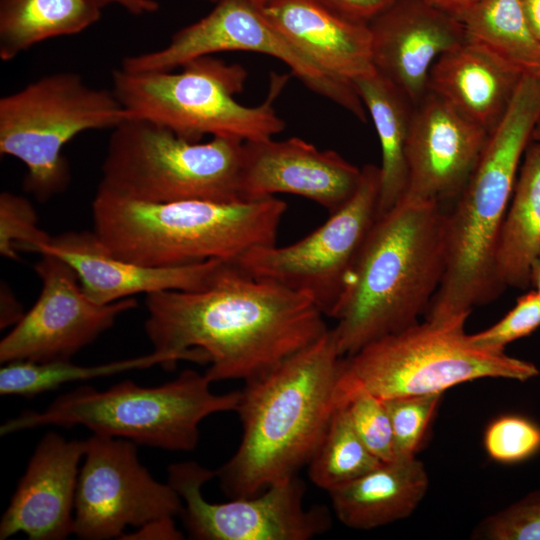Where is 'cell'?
<instances>
[{
  "label": "cell",
  "instance_id": "1",
  "mask_svg": "<svg viewBox=\"0 0 540 540\" xmlns=\"http://www.w3.org/2000/svg\"><path fill=\"white\" fill-rule=\"evenodd\" d=\"M145 305L153 350L210 364L211 382L252 380L328 330L311 298L251 277L233 262L203 289L151 293Z\"/></svg>",
  "mask_w": 540,
  "mask_h": 540
},
{
  "label": "cell",
  "instance_id": "2",
  "mask_svg": "<svg viewBox=\"0 0 540 540\" xmlns=\"http://www.w3.org/2000/svg\"><path fill=\"white\" fill-rule=\"evenodd\" d=\"M445 220L441 204L409 194L377 217L332 317L341 357L425 316L445 270Z\"/></svg>",
  "mask_w": 540,
  "mask_h": 540
},
{
  "label": "cell",
  "instance_id": "3",
  "mask_svg": "<svg viewBox=\"0 0 540 540\" xmlns=\"http://www.w3.org/2000/svg\"><path fill=\"white\" fill-rule=\"evenodd\" d=\"M341 356L328 329L319 339L246 382L235 412L242 438L217 471L231 498L254 496L296 476L318 447L334 411Z\"/></svg>",
  "mask_w": 540,
  "mask_h": 540
},
{
  "label": "cell",
  "instance_id": "4",
  "mask_svg": "<svg viewBox=\"0 0 540 540\" xmlns=\"http://www.w3.org/2000/svg\"><path fill=\"white\" fill-rule=\"evenodd\" d=\"M286 209L275 197L155 203L98 186L92 202L93 232L114 256L141 265L235 262L252 248L276 244Z\"/></svg>",
  "mask_w": 540,
  "mask_h": 540
},
{
  "label": "cell",
  "instance_id": "5",
  "mask_svg": "<svg viewBox=\"0 0 540 540\" xmlns=\"http://www.w3.org/2000/svg\"><path fill=\"white\" fill-rule=\"evenodd\" d=\"M540 120V104L516 95L488 134L455 206L446 212V263L425 314L433 322H464L504 289L496 276V250L524 153Z\"/></svg>",
  "mask_w": 540,
  "mask_h": 540
},
{
  "label": "cell",
  "instance_id": "6",
  "mask_svg": "<svg viewBox=\"0 0 540 540\" xmlns=\"http://www.w3.org/2000/svg\"><path fill=\"white\" fill-rule=\"evenodd\" d=\"M212 382L191 369L155 387L131 380L106 390L81 386L57 397L44 411H26L0 427L2 436L41 426L81 425L95 435L123 438L170 451H192L208 416L236 411L241 391L215 394Z\"/></svg>",
  "mask_w": 540,
  "mask_h": 540
},
{
  "label": "cell",
  "instance_id": "7",
  "mask_svg": "<svg viewBox=\"0 0 540 540\" xmlns=\"http://www.w3.org/2000/svg\"><path fill=\"white\" fill-rule=\"evenodd\" d=\"M464 328L463 322L424 319L341 357L334 409L360 393L385 400L444 393L482 378L524 382L538 376L532 362L474 346Z\"/></svg>",
  "mask_w": 540,
  "mask_h": 540
},
{
  "label": "cell",
  "instance_id": "8",
  "mask_svg": "<svg viewBox=\"0 0 540 540\" xmlns=\"http://www.w3.org/2000/svg\"><path fill=\"white\" fill-rule=\"evenodd\" d=\"M180 72H128L116 68L112 91L130 117L152 121L190 141L204 135L243 141L273 138L285 128L273 101L286 78L277 76L260 105L240 104L247 72L211 55L193 59Z\"/></svg>",
  "mask_w": 540,
  "mask_h": 540
},
{
  "label": "cell",
  "instance_id": "9",
  "mask_svg": "<svg viewBox=\"0 0 540 540\" xmlns=\"http://www.w3.org/2000/svg\"><path fill=\"white\" fill-rule=\"evenodd\" d=\"M245 141H190L152 121L129 117L112 129L99 187L146 202L245 201Z\"/></svg>",
  "mask_w": 540,
  "mask_h": 540
},
{
  "label": "cell",
  "instance_id": "10",
  "mask_svg": "<svg viewBox=\"0 0 540 540\" xmlns=\"http://www.w3.org/2000/svg\"><path fill=\"white\" fill-rule=\"evenodd\" d=\"M129 117L112 90L93 88L76 73H53L0 99V153L26 166L25 190L46 201L70 181L65 144Z\"/></svg>",
  "mask_w": 540,
  "mask_h": 540
},
{
  "label": "cell",
  "instance_id": "11",
  "mask_svg": "<svg viewBox=\"0 0 540 540\" xmlns=\"http://www.w3.org/2000/svg\"><path fill=\"white\" fill-rule=\"evenodd\" d=\"M351 198L302 239L255 247L233 262L245 274L303 293L333 317L366 237L377 219L379 166L366 164Z\"/></svg>",
  "mask_w": 540,
  "mask_h": 540
},
{
  "label": "cell",
  "instance_id": "12",
  "mask_svg": "<svg viewBox=\"0 0 540 540\" xmlns=\"http://www.w3.org/2000/svg\"><path fill=\"white\" fill-rule=\"evenodd\" d=\"M215 3L206 16L176 31L165 47L127 56L120 68L128 72L172 71L217 52L266 54L284 62L310 90L366 121V108L353 85L317 65L272 25L261 8L248 0Z\"/></svg>",
  "mask_w": 540,
  "mask_h": 540
},
{
  "label": "cell",
  "instance_id": "13",
  "mask_svg": "<svg viewBox=\"0 0 540 540\" xmlns=\"http://www.w3.org/2000/svg\"><path fill=\"white\" fill-rule=\"evenodd\" d=\"M214 476V471L193 461L168 467V483L182 499L180 515L193 539L308 540L331 527L327 507L305 506V484L297 476L254 496L211 503L203 497L202 487Z\"/></svg>",
  "mask_w": 540,
  "mask_h": 540
},
{
  "label": "cell",
  "instance_id": "14",
  "mask_svg": "<svg viewBox=\"0 0 540 540\" xmlns=\"http://www.w3.org/2000/svg\"><path fill=\"white\" fill-rule=\"evenodd\" d=\"M83 458L74 507L78 538L120 539L128 526L137 529L180 515L182 499L140 463L134 442L93 434L86 440Z\"/></svg>",
  "mask_w": 540,
  "mask_h": 540
},
{
  "label": "cell",
  "instance_id": "15",
  "mask_svg": "<svg viewBox=\"0 0 540 540\" xmlns=\"http://www.w3.org/2000/svg\"><path fill=\"white\" fill-rule=\"evenodd\" d=\"M34 269L41 280L33 307L0 342V362L70 360L137 306L134 298L98 304L83 291L75 270L62 259L41 254Z\"/></svg>",
  "mask_w": 540,
  "mask_h": 540
},
{
  "label": "cell",
  "instance_id": "16",
  "mask_svg": "<svg viewBox=\"0 0 540 540\" xmlns=\"http://www.w3.org/2000/svg\"><path fill=\"white\" fill-rule=\"evenodd\" d=\"M488 134L428 91L412 113L405 194L441 205L456 200L476 167Z\"/></svg>",
  "mask_w": 540,
  "mask_h": 540
},
{
  "label": "cell",
  "instance_id": "17",
  "mask_svg": "<svg viewBox=\"0 0 540 540\" xmlns=\"http://www.w3.org/2000/svg\"><path fill=\"white\" fill-rule=\"evenodd\" d=\"M362 170L333 150H319L300 138L246 141L242 200L287 193L312 200L329 214L356 191Z\"/></svg>",
  "mask_w": 540,
  "mask_h": 540
},
{
  "label": "cell",
  "instance_id": "18",
  "mask_svg": "<svg viewBox=\"0 0 540 540\" xmlns=\"http://www.w3.org/2000/svg\"><path fill=\"white\" fill-rule=\"evenodd\" d=\"M368 25L375 69L413 106L427 94L437 59L466 40L462 23L428 0H395Z\"/></svg>",
  "mask_w": 540,
  "mask_h": 540
},
{
  "label": "cell",
  "instance_id": "19",
  "mask_svg": "<svg viewBox=\"0 0 540 540\" xmlns=\"http://www.w3.org/2000/svg\"><path fill=\"white\" fill-rule=\"evenodd\" d=\"M86 440L48 432L38 443L0 521V539L62 540L74 534L79 463Z\"/></svg>",
  "mask_w": 540,
  "mask_h": 540
},
{
  "label": "cell",
  "instance_id": "20",
  "mask_svg": "<svg viewBox=\"0 0 540 540\" xmlns=\"http://www.w3.org/2000/svg\"><path fill=\"white\" fill-rule=\"evenodd\" d=\"M38 253L54 255L77 273L85 294L98 304H110L133 295L162 291H196L215 278L226 261L153 267L114 256L94 232H65L48 239Z\"/></svg>",
  "mask_w": 540,
  "mask_h": 540
},
{
  "label": "cell",
  "instance_id": "21",
  "mask_svg": "<svg viewBox=\"0 0 540 540\" xmlns=\"http://www.w3.org/2000/svg\"><path fill=\"white\" fill-rule=\"evenodd\" d=\"M261 10L291 43L332 76L352 84L376 71L368 24L350 21L316 0H267Z\"/></svg>",
  "mask_w": 540,
  "mask_h": 540
},
{
  "label": "cell",
  "instance_id": "22",
  "mask_svg": "<svg viewBox=\"0 0 540 540\" xmlns=\"http://www.w3.org/2000/svg\"><path fill=\"white\" fill-rule=\"evenodd\" d=\"M521 79L466 38L434 63L428 91L490 133L503 117Z\"/></svg>",
  "mask_w": 540,
  "mask_h": 540
},
{
  "label": "cell",
  "instance_id": "23",
  "mask_svg": "<svg viewBox=\"0 0 540 540\" xmlns=\"http://www.w3.org/2000/svg\"><path fill=\"white\" fill-rule=\"evenodd\" d=\"M428 487L425 465L415 456L382 462L328 493L342 524L370 530L409 517L424 499Z\"/></svg>",
  "mask_w": 540,
  "mask_h": 540
},
{
  "label": "cell",
  "instance_id": "24",
  "mask_svg": "<svg viewBox=\"0 0 540 540\" xmlns=\"http://www.w3.org/2000/svg\"><path fill=\"white\" fill-rule=\"evenodd\" d=\"M540 256V144L531 140L520 166L496 250V276L505 290L530 287Z\"/></svg>",
  "mask_w": 540,
  "mask_h": 540
},
{
  "label": "cell",
  "instance_id": "25",
  "mask_svg": "<svg viewBox=\"0 0 540 540\" xmlns=\"http://www.w3.org/2000/svg\"><path fill=\"white\" fill-rule=\"evenodd\" d=\"M352 84L373 120L380 142L378 217L394 207L407 191V143L413 105L377 70Z\"/></svg>",
  "mask_w": 540,
  "mask_h": 540
},
{
  "label": "cell",
  "instance_id": "26",
  "mask_svg": "<svg viewBox=\"0 0 540 540\" xmlns=\"http://www.w3.org/2000/svg\"><path fill=\"white\" fill-rule=\"evenodd\" d=\"M101 13L93 0H0V58L11 61L44 40L80 33Z\"/></svg>",
  "mask_w": 540,
  "mask_h": 540
},
{
  "label": "cell",
  "instance_id": "27",
  "mask_svg": "<svg viewBox=\"0 0 540 540\" xmlns=\"http://www.w3.org/2000/svg\"><path fill=\"white\" fill-rule=\"evenodd\" d=\"M466 38L522 77L540 76V41L523 0H482L456 17Z\"/></svg>",
  "mask_w": 540,
  "mask_h": 540
},
{
  "label": "cell",
  "instance_id": "28",
  "mask_svg": "<svg viewBox=\"0 0 540 540\" xmlns=\"http://www.w3.org/2000/svg\"><path fill=\"white\" fill-rule=\"evenodd\" d=\"M181 360L187 359L181 354L153 350L146 355L91 366L74 365L70 360L14 361L5 363L0 369V394L33 397L73 381L108 377L157 364L170 369Z\"/></svg>",
  "mask_w": 540,
  "mask_h": 540
},
{
  "label": "cell",
  "instance_id": "29",
  "mask_svg": "<svg viewBox=\"0 0 540 540\" xmlns=\"http://www.w3.org/2000/svg\"><path fill=\"white\" fill-rule=\"evenodd\" d=\"M375 457L359 438L345 406L334 409L327 429L308 465L310 480L329 492L377 467Z\"/></svg>",
  "mask_w": 540,
  "mask_h": 540
},
{
  "label": "cell",
  "instance_id": "30",
  "mask_svg": "<svg viewBox=\"0 0 540 540\" xmlns=\"http://www.w3.org/2000/svg\"><path fill=\"white\" fill-rule=\"evenodd\" d=\"M442 396L432 393L383 400L392 424L396 458L416 456Z\"/></svg>",
  "mask_w": 540,
  "mask_h": 540
},
{
  "label": "cell",
  "instance_id": "31",
  "mask_svg": "<svg viewBox=\"0 0 540 540\" xmlns=\"http://www.w3.org/2000/svg\"><path fill=\"white\" fill-rule=\"evenodd\" d=\"M50 236L39 228L32 204L24 197L9 192L0 195V253L18 260L19 251L37 252Z\"/></svg>",
  "mask_w": 540,
  "mask_h": 540
},
{
  "label": "cell",
  "instance_id": "32",
  "mask_svg": "<svg viewBox=\"0 0 540 540\" xmlns=\"http://www.w3.org/2000/svg\"><path fill=\"white\" fill-rule=\"evenodd\" d=\"M483 443L494 461L522 462L540 450V426L521 415H502L489 423Z\"/></svg>",
  "mask_w": 540,
  "mask_h": 540
},
{
  "label": "cell",
  "instance_id": "33",
  "mask_svg": "<svg viewBox=\"0 0 540 540\" xmlns=\"http://www.w3.org/2000/svg\"><path fill=\"white\" fill-rule=\"evenodd\" d=\"M345 407L367 449L382 462L394 460L393 429L384 401L372 394L360 393Z\"/></svg>",
  "mask_w": 540,
  "mask_h": 540
},
{
  "label": "cell",
  "instance_id": "34",
  "mask_svg": "<svg viewBox=\"0 0 540 540\" xmlns=\"http://www.w3.org/2000/svg\"><path fill=\"white\" fill-rule=\"evenodd\" d=\"M474 536L488 540H540V489L481 521Z\"/></svg>",
  "mask_w": 540,
  "mask_h": 540
},
{
  "label": "cell",
  "instance_id": "35",
  "mask_svg": "<svg viewBox=\"0 0 540 540\" xmlns=\"http://www.w3.org/2000/svg\"><path fill=\"white\" fill-rule=\"evenodd\" d=\"M540 328V294L531 290L520 296L513 308L492 326L469 334L471 343L481 349L505 352L510 343Z\"/></svg>",
  "mask_w": 540,
  "mask_h": 540
},
{
  "label": "cell",
  "instance_id": "36",
  "mask_svg": "<svg viewBox=\"0 0 540 540\" xmlns=\"http://www.w3.org/2000/svg\"><path fill=\"white\" fill-rule=\"evenodd\" d=\"M336 14L357 23L369 24L395 0H316Z\"/></svg>",
  "mask_w": 540,
  "mask_h": 540
},
{
  "label": "cell",
  "instance_id": "37",
  "mask_svg": "<svg viewBox=\"0 0 540 540\" xmlns=\"http://www.w3.org/2000/svg\"><path fill=\"white\" fill-rule=\"evenodd\" d=\"M120 539H183V534L177 529L173 517L151 521L133 533L123 534Z\"/></svg>",
  "mask_w": 540,
  "mask_h": 540
},
{
  "label": "cell",
  "instance_id": "38",
  "mask_svg": "<svg viewBox=\"0 0 540 540\" xmlns=\"http://www.w3.org/2000/svg\"><path fill=\"white\" fill-rule=\"evenodd\" d=\"M102 9L111 4L119 5L128 13L141 16L155 13L159 10V3L156 0H93Z\"/></svg>",
  "mask_w": 540,
  "mask_h": 540
},
{
  "label": "cell",
  "instance_id": "39",
  "mask_svg": "<svg viewBox=\"0 0 540 540\" xmlns=\"http://www.w3.org/2000/svg\"><path fill=\"white\" fill-rule=\"evenodd\" d=\"M24 314L10 291L4 287V292H1V329L16 325Z\"/></svg>",
  "mask_w": 540,
  "mask_h": 540
},
{
  "label": "cell",
  "instance_id": "40",
  "mask_svg": "<svg viewBox=\"0 0 540 540\" xmlns=\"http://www.w3.org/2000/svg\"><path fill=\"white\" fill-rule=\"evenodd\" d=\"M431 4L455 18L482 0H428Z\"/></svg>",
  "mask_w": 540,
  "mask_h": 540
},
{
  "label": "cell",
  "instance_id": "41",
  "mask_svg": "<svg viewBox=\"0 0 540 540\" xmlns=\"http://www.w3.org/2000/svg\"><path fill=\"white\" fill-rule=\"evenodd\" d=\"M523 7L528 25L540 41V0H523Z\"/></svg>",
  "mask_w": 540,
  "mask_h": 540
},
{
  "label": "cell",
  "instance_id": "42",
  "mask_svg": "<svg viewBox=\"0 0 540 540\" xmlns=\"http://www.w3.org/2000/svg\"><path fill=\"white\" fill-rule=\"evenodd\" d=\"M530 286L540 294V256L534 262L531 269Z\"/></svg>",
  "mask_w": 540,
  "mask_h": 540
},
{
  "label": "cell",
  "instance_id": "43",
  "mask_svg": "<svg viewBox=\"0 0 540 540\" xmlns=\"http://www.w3.org/2000/svg\"><path fill=\"white\" fill-rule=\"evenodd\" d=\"M532 141L537 142L540 144V120L538 121L533 134H532Z\"/></svg>",
  "mask_w": 540,
  "mask_h": 540
},
{
  "label": "cell",
  "instance_id": "44",
  "mask_svg": "<svg viewBox=\"0 0 540 540\" xmlns=\"http://www.w3.org/2000/svg\"><path fill=\"white\" fill-rule=\"evenodd\" d=\"M206 1H211V2H217L219 0H206ZM250 1L251 3H253L255 6H257L258 8H262L263 5L265 4V2L267 0H248Z\"/></svg>",
  "mask_w": 540,
  "mask_h": 540
}]
</instances>
